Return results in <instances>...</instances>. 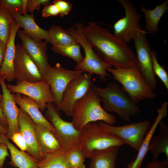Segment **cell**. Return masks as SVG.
<instances>
[{
  "label": "cell",
  "mask_w": 168,
  "mask_h": 168,
  "mask_svg": "<svg viewBox=\"0 0 168 168\" xmlns=\"http://www.w3.org/2000/svg\"><path fill=\"white\" fill-rule=\"evenodd\" d=\"M9 139L16 144L20 150L25 152L26 149V145L25 141L20 132L15 133L10 137Z\"/></svg>",
  "instance_id": "36"
},
{
  "label": "cell",
  "mask_w": 168,
  "mask_h": 168,
  "mask_svg": "<svg viewBox=\"0 0 168 168\" xmlns=\"http://www.w3.org/2000/svg\"><path fill=\"white\" fill-rule=\"evenodd\" d=\"M152 67L154 75H157L163 83L168 90V74L163 66L161 65L158 61L157 54L155 51H151Z\"/></svg>",
  "instance_id": "31"
},
{
  "label": "cell",
  "mask_w": 168,
  "mask_h": 168,
  "mask_svg": "<svg viewBox=\"0 0 168 168\" xmlns=\"http://www.w3.org/2000/svg\"><path fill=\"white\" fill-rule=\"evenodd\" d=\"M82 72L80 70L66 69L61 66L59 63H56L54 66L49 64L48 65L43 78L49 84L53 96V103L58 108L61 103L63 93L67 85Z\"/></svg>",
  "instance_id": "10"
},
{
  "label": "cell",
  "mask_w": 168,
  "mask_h": 168,
  "mask_svg": "<svg viewBox=\"0 0 168 168\" xmlns=\"http://www.w3.org/2000/svg\"><path fill=\"white\" fill-rule=\"evenodd\" d=\"M168 9V0H166L152 10L147 9L143 6L140 10L144 14L146 22L144 31L147 33L154 35L159 31V22Z\"/></svg>",
  "instance_id": "25"
},
{
  "label": "cell",
  "mask_w": 168,
  "mask_h": 168,
  "mask_svg": "<svg viewBox=\"0 0 168 168\" xmlns=\"http://www.w3.org/2000/svg\"><path fill=\"white\" fill-rule=\"evenodd\" d=\"M12 94L16 103L30 116L35 123L43 125L54 133V128L43 115L34 100L24 95L22 96L20 93Z\"/></svg>",
  "instance_id": "21"
},
{
  "label": "cell",
  "mask_w": 168,
  "mask_h": 168,
  "mask_svg": "<svg viewBox=\"0 0 168 168\" xmlns=\"http://www.w3.org/2000/svg\"><path fill=\"white\" fill-rule=\"evenodd\" d=\"M84 26L82 22H77L74 26L67 29L83 48L85 53L83 60L79 63L76 64L75 70L97 74L102 80L106 82L107 77L110 76L107 69L112 66L103 61L96 54L84 35Z\"/></svg>",
  "instance_id": "6"
},
{
  "label": "cell",
  "mask_w": 168,
  "mask_h": 168,
  "mask_svg": "<svg viewBox=\"0 0 168 168\" xmlns=\"http://www.w3.org/2000/svg\"><path fill=\"white\" fill-rule=\"evenodd\" d=\"M52 45H67L78 44L68 30L56 25H52L48 30Z\"/></svg>",
  "instance_id": "28"
},
{
  "label": "cell",
  "mask_w": 168,
  "mask_h": 168,
  "mask_svg": "<svg viewBox=\"0 0 168 168\" xmlns=\"http://www.w3.org/2000/svg\"><path fill=\"white\" fill-rule=\"evenodd\" d=\"M0 6L11 13L23 15L22 0H0Z\"/></svg>",
  "instance_id": "33"
},
{
  "label": "cell",
  "mask_w": 168,
  "mask_h": 168,
  "mask_svg": "<svg viewBox=\"0 0 168 168\" xmlns=\"http://www.w3.org/2000/svg\"><path fill=\"white\" fill-rule=\"evenodd\" d=\"M23 2V15H25L27 12L26 6L27 0H22Z\"/></svg>",
  "instance_id": "43"
},
{
  "label": "cell",
  "mask_w": 168,
  "mask_h": 168,
  "mask_svg": "<svg viewBox=\"0 0 168 168\" xmlns=\"http://www.w3.org/2000/svg\"><path fill=\"white\" fill-rule=\"evenodd\" d=\"M67 153L69 168H75L84 164L85 158L80 147Z\"/></svg>",
  "instance_id": "32"
},
{
  "label": "cell",
  "mask_w": 168,
  "mask_h": 168,
  "mask_svg": "<svg viewBox=\"0 0 168 168\" xmlns=\"http://www.w3.org/2000/svg\"><path fill=\"white\" fill-rule=\"evenodd\" d=\"M45 117L54 128V134L65 152L79 147L81 130L76 129L72 122L62 119L59 109L53 102L47 103Z\"/></svg>",
  "instance_id": "7"
},
{
  "label": "cell",
  "mask_w": 168,
  "mask_h": 168,
  "mask_svg": "<svg viewBox=\"0 0 168 168\" xmlns=\"http://www.w3.org/2000/svg\"><path fill=\"white\" fill-rule=\"evenodd\" d=\"M0 85L2 92L1 101L2 112L8 123V132L5 137L9 139L15 133L20 132L18 119L20 108L16 105L13 94L8 89L4 78L0 76Z\"/></svg>",
  "instance_id": "16"
},
{
  "label": "cell",
  "mask_w": 168,
  "mask_h": 168,
  "mask_svg": "<svg viewBox=\"0 0 168 168\" xmlns=\"http://www.w3.org/2000/svg\"><path fill=\"white\" fill-rule=\"evenodd\" d=\"M20 27L14 21L10 26V34L7 44L6 53L0 68V76L3 77L8 82L15 79L14 69V60L15 51V40Z\"/></svg>",
  "instance_id": "18"
},
{
  "label": "cell",
  "mask_w": 168,
  "mask_h": 168,
  "mask_svg": "<svg viewBox=\"0 0 168 168\" xmlns=\"http://www.w3.org/2000/svg\"><path fill=\"white\" fill-rule=\"evenodd\" d=\"M8 127H5L0 124V134L6 135L8 132Z\"/></svg>",
  "instance_id": "42"
},
{
  "label": "cell",
  "mask_w": 168,
  "mask_h": 168,
  "mask_svg": "<svg viewBox=\"0 0 168 168\" xmlns=\"http://www.w3.org/2000/svg\"><path fill=\"white\" fill-rule=\"evenodd\" d=\"M83 33L97 55L112 67L126 68L136 64L131 48L109 30L90 21L84 26Z\"/></svg>",
  "instance_id": "1"
},
{
  "label": "cell",
  "mask_w": 168,
  "mask_h": 168,
  "mask_svg": "<svg viewBox=\"0 0 168 168\" xmlns=\"http://www.w3.org/2000/svg\"><path fill=\"white\" fill-rule=\"evenodd\" d=\"M92 86L100 96L102 107L106 112L115 113L128 122L130 121L132 115L140 113L137 104L117 83L110 82L104 88L93 84Z\"/></svg>",
  "instance_id": "3"
},
{
  "label": "cell",
  "mask_w": 168,
  "mask_h": 168,
  "mask_svg": "<svg viewBox=\"0 0 168 168\" xmlns=\"http://www.w3.org/2000/svg\"><path fill=\"white\" fill-rule=\"evenodd\" d=\"M35 128L38 143L44 157L61 149L58 141L52 131L39 123H35Z\"/></svg>",
  "instance_id": "22"
},
{
  "label": "cell",
  "mask_w": 168,
  "mask_h": 168,
  "mask_svg": "<svg viewBox=\"0 0 168 168\" xmlns=\"http://www.w3.org/2000/svg\"><path fill=\"white\" fill-rule=\"evenodd\" d=\"M50 2L49 0H28L27 3V12L33 13L35 10L40 9L41 5L45 6L49 4Z\"/></svg>",
  "instance_id": "35"
},
{
  "label": "cell",
  "mask_w": 168,
  "mask_h": 168,
  "mask_svg": "<svg viewBox=\"0 0 168 168\" xmlns=\"http://www.w3.org/2000/svg\"><path fill=\"white\" fill-rule=\"evenodd\" d=\"M136 104L141 100H152L156 94L149 86L136 64L126 68L107 69Z\"/></svg>",
  "instance_id": "4"
},
{
  "label": "cell",
  "mask_w": 168,
  "mask_h": 168,
  "mask_svg": "<svg viewBox=\"0 0 168 168\" xmlns=\"http://www.w3.org/2000/svg\"><path fill=\"white\" fill-rule=\"evenodd\" d=\"M93 74L85 72L74 79L67 86L58 108L67 115L72 117L75 103L82 98L93 84Z\"/></svg>",
  "instance_id": "12"
},
{
  "label": "cell",
  "mask_w": 168,
  "mask_h": 168,
  "mask_svg": "<svg viewBox=\"0 0 168 168\" xmlns=\"http://www.w3.org/2000/svg\"><path fill=\"white\" fill-rule=\"evenodd\" d=\"M0 141L7 146L11 154V161L9 164L13 167L18 168H38V161L26 152L19 150L5 135L0 134Z\"/></svg>",
  "instance_id": "23"
},
{
  "label": "cell",
  "mask_w": 168,
  "mask_h": 168,
  "mask_svg": "<svg viewBox=\"0 0 168 168\" xmlns=\"http://www.w3.org/2000/svg\"><path fill=\"white\" fill-rule=\"evenodd\" d=\"M167 105L168 103L166 101L162 104L161 108L157 109L158 115L149 130L146 133L136 157L134 160L128 164L126 168H141L143 160L148 151L149 144L153 134L160 122L167 115Z\"/></svg>",
  "instance_id": "20"
},
{
  "label": "cell",
  "mask_w": 168,
  "mask_h": 168,
  "mask_svg": "<svg viewBox=\"0 0 168 168\" xmlns=\"http://www.w3.org/2000/svg\"><path fill=\"white\" fill-rule=\"evenodd\" d=\"M147 168H168V159L164 161L152 160L147 165Z\"/></svg>",
  "instance_id": "39"
},
{
  "label": "cell",
  "mask_w": 168,
  "mask_h": 168,
  "mask_svg": "<svg viewBox=\"0 0 168 168\" xmlns=\"http://www.w3.org/2000/svg\"><path fill=\"white\" fill-rule=\"evenodd\" d=\"M53 3L58 8L59 14L61 17L68 14L72 7V3L68 1L63 0H54Z\"/></svg>",
  "instance_id": "34"
},
{
  "label": "cell",
  "mask_w": 168,
  "mask_h": 168,
  "mask_svg": "<svg viewBox=\"0 0 168 168\" xmlns=\"http://www.w3.org/2000/svg\"><path fill=\"white\" fill-rule=\"evenodd\" d=\"M37 165L38 168H69L67 153L62 148L45 156Z\"/></svg>",
  "instance_id": "27"
},
{
  "label": "cell",
  "mask_w": 168,
  "mask_h": 168,
  "mask_svg": "<svg viewBox=\"0 0 168 168\" xmlns=\"http://www.w3.org/2000/svg\"><path fill=\"white\" fill-rule=\"evenodd\" d=\"M81 46L78 44L67 45H52L53 52L64 56L71 58L78 64L83 60L84 57L81 51Z\"/></svg>",
  "instance_id": "29"
},
{
  "label": "cell",
  "mask_w": 168,
  "mask_h": 168,
  "mask_svg": "<svg viewBox=\"0 0 168 168\" xmlns=\"http://www.w3.org/2000/svg\"><path fill=\"white\" fill-rule=\"evenodd\" d=\"M159 124V133L158 135L152 137L148 146V150L152 154V160H157L161 153H164L168 159V128L162 121Z\"/></svg>",
  "instance_id": "26"
},
{
  "label": "cell",
  "mask_w": 168,
  "mask_h": 168,
  "mask_svg": "<svg viewBox=\"0 0 168 168\" xmlns=\"http://www.w3.org/2000/svg\"><path fill=\"white\" fill-rule=\"evenodd\" d=\"M147 34L140 27L133 39L136 53V65L149 86L153 90L157 87V82L153 71L152 50Z\"/></svg>",
  "instance_id": "8"
},
{
  "label": "cell",
  "mask_w": 168,
  "mask_h": 168,
  "mask_svg": "<svg viewBox=\"0 0 168 168\" xmlns=\"http://www.w3.org/2000/svg\"><path fill=\"white\" fill-rule=\"evenodd\" d=\"M124 144L123 140L103 130L98 124L88 123L81 130L79 147L85 158H90L95 151Z\"/></svg>",
  "instance_id": "5"
},
{
  "label": "cell",
  "mask_w": 168,
  "mask_h": 168,
  "mask_svg": "<svg viewBox=\"0 0 168 168\" xmlns=\"http://www.w3.org/2000/svg\"><path fill=\"white\" fill-rule=\"evenodd\" d=\"M125 12V16L114 24V34L123 42L127 43L133 39L137 30L141 27L142 16L133 3L128 0H119Z\"/></svg>",
  "instance_id": "11"
},
{
  "label": "cell",
  "mask_w": 168,
  "mask_h": 168,
  "mask_svg": "<svg viewBox=\"0 0 168 168\" xmlns=\"http://www.w3.org/2000/svg\"><path fill=\"white\" fill-rule=\"evenodd\" d=\"M7 44L0 39V66H1L5 57Z\"/></svg>",
  "instance_id": "40"
},
{
  "label": "cell",
  "mask_w": 168,
  "mask_h": 168,
  "mask_svg": "<svg viewBox=\"0 0 168 168\" xmlns=\"http://www.w3.org/2000/svg\"><path fill=\"white\" fill-rule=\"evenodd\" d=\"M18 123L20 132L26 143V152L38 162L44 158V156L38 143L35 131V122L26 112L21 108Z\"/></svg>",
  "instance_id": "17"
},
{
  "label": "cell",
  "mask_w": 168,
  "mask_h": 168,
  "mask_svg": "<svg viewBox=\"0 0 168 168\" xmlns=\"http://www.w3.org/2000/svg\"><path fill=\"white\" fill-rule=\"evenodd\" d=\"M2 97V94H0V124L5 127H8V122L2 112L1 107V101Z\"/></svg>",
  "instance_id": "41"
},
{
  "label": "cell",
  "mask_w": 168,
  "mask_h": 168,
  "mask_svg": "<svg viewBox=\"0 0 168 168\" xmlns=\"http://www.w3.org/2000/svg\"><path fill=\"white\" fill-rule=\"evenodd\" d=\"M119 147H114L94 152L90 158L89 168H115L116 160Z\"/></svg>",
  "instance_id": "24"
},
{
  "label": "cell",
  "mask_w": 168,
  "mask_h": 168,
  "mask_svg": "<svg viewBox=\"0 0 168 168\" xmlns=\"http://www.w3.org/2000/svg\"><path fill=\"white\" fill-rule=\"evenodd\" d=\"M98 124L103 130L117 136L138 152L151 123L145 120L119 126H113L102 121H99Z\"/></svg>",
  "instance_id": "9"
},
{
  "label": "cell",
  "mask_w": 168,
  "mask_h": 168,
  "mask_svg": "<svg viewBox=\"0 0 168 168\" xmlns=\"http://www.w3.org/2000/svg\"><path fill=\"white\" fill-rule=\"evenodd\" d=\"M6 145L3 142L0 141V168H3L4 161L7 156L10 157Z\"/></svg>",
  "instance_id": "38"
},
{
  "label": "cell",
  "mask_w": 168,
  "mask_h": 168,
  "mask_svg": "<svg viewBox=\"0 0 168 168\" xmlns=\"http://www.w3.org/2000/svg\"><path fill=\"white\" fill-rule=\"evenodd\" d=\"M101 102L100 96L92 86L74 105L72 122L76 129L81 130L93 122L102 121L111 125L115 123V116L105 111Z\"/></svg>",
  "instance_id": "2"
},
{
  "label": "cell",
  "mask_w": 168,
  "mask_h": 168,
  "mask_svg": "<svg viewBox=\"0 0 168 168\" xmlns=\"http://www.w3.org/2000/svg\"><path fill=\"white\" fill-rule=\"evenodd\" d=\"M17 33L22 41V45L37 67L43 77L49 64L47 53L48 42L46 40L34 39L25 34L22 30H18Z\"/></svg>",
  "instance_id": "15"
},
{
  "label": "cell",
  "mask_w": 168,
  "mask_h": 168,
  "mask_svg": "<svg viewBox=\"0 0 168 168\" xmlns=\"http://www.w3.org/2000/svg\"><path fill=\"white\" fill-rule=\"evenodd\" d=\"M11 14L20 28H23V32L28 36L36 40H44L51 43L48 30L42 29L37 25L33 13L26 12L25 15H22L12 13Z\"/></svg>",
  "instance_id": "19"
},
{
  "label": "cell",
  "mask_w": 168,
  "mask_h": 168,
  "mask_svg": "<svg viewBox=\"0 0 168 168\" xmlns=\"http://www.w3.org/2000/svg\"><path fill=\"white\" fill-rule=\"evenodd\" d=\"M7 86L12 93H20L34 100L41 112L46 109L47 103H53V95L49 84L46 81L35 83L24 82L16 85L7 84Z\"/></svg>",
  "instance_id": "14"
},
{
  "label": "cell",
  "mask_w": 168,
  "mask_h": 168,
  "mask_svg": "<svg viewBox=\"0 0 168 168\" xmlns=\"http://www.w3.org/2000/svg\"><path fill=\"white\" fill-rule=\"evenodd\" d=\"M59 14L58 10L53 3L49 4L44 6L41 12V15L44 17L52 16H56Z\"/></svg>",
  "instance_id": "37"
},
{
  "label": "cell",
  "mask_w": 168,
  "mask_h": 168,
  "mask_svg": "<svg viewBox=\"0 0 168 168\" xmlns=\"http://www.w3.org/2000/svg\"><path fill=\"white\" fill-rule=\"evenodd\" d=\"M14 21L11 13L0 6V39L7 44L9 37L10 26Z\"/></svg>",
  "instance_id": "30"
},
{
  "label": "cell",
  "mask_w": 168,
  "mask_h": 168,
  "mask_svg": "<svg viewBox=\"0 0 168 168\" xmlns=\"http://www.w3.org/2000/svg\"><path fill=\"white\" fill-rule=\"evenodd\" d=\"M75 168H86L85 165L83 164L82 165Z\"/></svg>",
  "instance_id": "44"
},
{
  "label": "cell",
  "mask_w": 168,
  "mask_h": 168,
  "mask_svg": "<svg viewBox=\"0 0 168 168\" xmlns=\"http://www.w3.org/2000/svg\"><path fill=\"white\" fill-rule=\"evenodd\" d=\"M14 69L16 84L24 82L35 83L44 80L22 44L15 46Z\"/></svg>",
  "instance_id": "13"
}]
</instances>
